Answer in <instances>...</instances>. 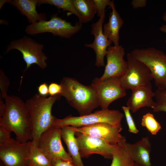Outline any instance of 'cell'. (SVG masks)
Returning a JSON list of instances; mask_svg holds the SVG:
<instances>
[{"instance_id": "cell-3", "label": "cell", "mask_w": 166, "mask_h": 166, "mask_svg": "<svg viewBox=\"0 0 166 166\" xmlns=\"http://www.w3.org/2000/svg\"><path fill=\"white\" fill-rule=\"evenodd\" d=\"M60 94L42 96L38 93L34 95L25 102L30 116L33 139L32 141L38 145L41 134L53 125L56 118L51 110L55 102L60 99Z\"/></svg>"}, {"instance_id": "cell-30", "label": "cell", "mask_w": 166, "mask_h": 166, "mask_svg": "<svg viewBox=\"0 0 166 166\" xmlns=\"http://www.w3.org/2000/svg\"><path fill=\"white\" fill-rule=\"evenodd\" d=\"M11 138L10 132L5 127L0 124V146L7 143Z\"/></svg>"}, {"instance_id": "cell-10", "label": "cell", "mask_w": 166, "mask_h": 166, "mask_svg": "<svg viewBox=\"0 0 166 166\" xmlns=\"http://www.w3.org/2000/svg\"><path fill=\"white\" fill-rule=\"evenodd\" d=\"M95 90L101 109H108L113 101L125 97L126 90L121 85L119 78L102 80L95 77L90 85Z\"/></svg>"}, {"instance_id": "cell-35", "label": "cell", "mask_w": 166, "mask_h": 166, "mask_svg": "<svg viewBox=\"0 0 166 166\" xmlns=\"http://www.w3.org/2000/svg\"><path fill=\"white\" fill-rule=\"evenodd\" d=\"M2 97L0 95V117L3 114L6 108L5 103H4L2 101Z\"/></svg>"}, {"instance_id": "cell-7", "label": "cell", "mask_w": 166, "mask_h": 166, "mask_svg": "<svg viewBox=\"0 0 166 166\" xmlns=\"http://www.w3.org/2000/svg\"><path fill=\"white\" fill-rule=\"evenodd\" d=\"M44 45L25 35L22 38L10 42L5 53L12 49H16L22 54L26 64L25 72L33 64L37 65L42 69L47 66V57L43 50Z\"/></svg>"}, {"instance_id": "cell-5", "label": "cell", "mask_w": 166, "mask_h": 166, "mask_svg": "<svg viewBox=\"0 0 166 166\" xmlns=\"http://www.w3.org/2000/svg\"><path fill=\"white\" fill-rule=\"evenodd\" d=\"M124 116L118 110L101 109L83 116L75 117L70 115L63 119L56 118L53 125L61 128L65 126L80 128L106 123L115 126H121V122Z\"/></svg>"}, {"instance_id": "cell-20", "label": "cell", "mask_w": 166, "mask_h": 166, "mask_svg": "<svg viewBox=\"0 0 166 166\" xmlns=\"http://www.w3.org/2000/svg\"><path fill=\"white\" fill-rule=\"evenodd\" d=\"M61 129V137L66 144L68 153L72 158L73 162L77 166H85L81 160L75 136V131L70 126L63 127Z\"/></svg>"}, {"instance_id": "cell-31", "label": "cell", "mask_w": 166, "mask_h": 166, "mask_svg": "<svg viewBox=\"0 0 166 166\" xmlns=\"http://www.w3.org/2000/svg\"><path fill=\"white\" fill-rule=\"evenodd\" d=\"M49 94L52 96L61 94L62 87L60 84L51 82L49 85Z\"/></svg>"}, {"instance_id": "cell-28", "label": "cell", "mask_w": 166, "mask_h": 166, "mask_svg": "<svg viewBox=\"0 0 166 166\" xmlns=\"http://www.w3.org/2000/svg\"><path fill=\"white\" fill-rule=\"evenodd\" d=\"M10 85L9 78L3 71L0 69V89L1 92L0 95L2 98L5 99L8 95L7 91Z\"/></svg>"}, {"instance_id": "cell-22", "label": "cell", "mask_w": 166, "mask_h": 166, "mask_svg": "<svg viewBox=\"0 0 166 166\" xmlns=\"http://www.w3.org/2000/svg\"><path fill=\"white\" fill-rule=\"evenodd\" d=\"M72 1L81 16L82 24L91 21L97 13V9L94 0H72Z\"/></svg>"}, {"instance_id": "cell-19", "label": "cell", "mask_w": 166, "mask_h": 166, "mask_svg": "<svg viewBox=\"0 0 166 166\" xmlns=\"http://www.w3.org/2000/svg\"><path fill=\"white\" fill-rule=\"evenodd\" d=\"M38 0H9L8 3L15 7L25 16L30 24L46 20L45 14L38 13L36 7Z\"/></svg>"}, {"instance_id": "cell-29", "label": "cell", "mask_w": 166, "mask_h": 166, "mask_svg": "<svg viewBox=\"0 0 166 166\" xmlns=\"http://www.w3.org/2000/svg\"><path fill=\"white\" fill-rule=\"evenodd\" d=\"M97 9V15L99 17L105 14V8L107 6H110L112 1L110 0H94Z\"/></svg>"}, {"instance_id": "cell-27", "label": "cell", "mask_w": 166, "mask_h": 166, "mask_svg": "<svg viewBox=\"0 0 166 166\" xmlns=\"http://www.w3.org/2000/svg\"><path fill=\"white\" fill-rule=\"evenodd\" d=\"M122 109L124 111L128 127V131L132 133L137 134L139 132L130 112L129 108L127 106H123Z\"/></svg>"}, {"instance_id": "cell-16", "label": "cell", "mask_w": 166, "mask_h": 166, "mask_svg": "<svg viewBox=\"0 0 166 166\" xmlns=\"http://www.w3.org/2000/svg\"><path fill=\"white\" fill-rule=\"evenodd\" d=\"M131 96L127 102V106L132 113H135L140 109L144 107L153 109L156 103L153 100L155 93L152 90L151 83L140 86L131 90Z\"/></svg>"}, {"instance_id": "cell-4", "label": "cell", "mask_w": 166, "mask_h": 166, "mask_svg": "<svg viewBox=\"0 0 166 166\" xmlns=\"http://www.w3.org/2000/svg\"><path fill=\"white\" fill-rule=\"evenodd\" d=\"M130 53L148 67L158 89H166V54L152 47L135 49Z\"/></svg>"}, {"instance_id": "cell-17", "label": "cell", "mask_w": 166, "mask_h": 166, "mask_svg": "<svg viewBox=\"0 0 166 166\" xmlns=\"http://www.w3.org/2000/svg\"><path fill=\"white\" fill-rule=\"evenodd\" d=\"M151 143L148 136L142 138L133 144L126 143L127 149L134 163L142 166H151Z\"/></svg>"}, {"instance_id": "cell-14", "label": "cell", "mask_w": 166, "mask_h": 166, "mask_svg": "<svg viewBox=\"0 0 166 166\" xmlns=\"http://www.w3.org/2000/svg\"><path fill=\"white\" fill-rule=\"evenodd\" d=\"M105 14L100 17L96 22L91 24V33L94 35V40L92 43L85 45V46L92 48L94 51L96 55L95 64L98 67L105 66L104 58L107 48L112 43L103 32V25L105 17Z\"/></svg>"}, {"instance_id": "cell-37", "label": "cell", "mask_w": 166, "mask_h": 166, "mask_svg": "<svg viewBox=\"0 0 166 166\" xmlns=\"http://www.w3.org/2000/svg\"><path fill=\"white\" fill-rule=\"evenodd\" d=\"M0 1V9H1L5 3H8L9 0H1Z\"/></svg>"}, {"instance_id": "cell-11", "label": "cell", "mask_w": 166, "mask_h": 166, "mask_svg": "<svg viewBox=\"0 0 166 166\" xmlns=\"http://www.w3.org/2000/svg\"><path fill=\"white\" fill-rule=\"evenodd\" d=\"M75 136L81 158L96 154L112 159L117 145H111L102 139L80 132L75 131Z\"/></svg>"}, {"instance_id": "cell-39", "label": "cell", "mask_w": 166, "mask_h": 166, "mask_svg": "<svg viewBox=\"0 0 166 166\" xmlns=\"http://www.w3.org/2000/svg\"><path fill=\"white\" fill-rule=\"evenodd\" d=\"M133 166H142L138 165V164H136V163H134ZM151 166H152V165Z\"/></svg>"}, {"instance_id": "cell-26", "label": "cell", "mask_w": 166, "mask_h": 166, "mask_svg": "<svg viewBox=\"0 0 166 166\" xmlns=\"http://www.w3.org/2000/svg\"><path fill=\"white\" fill-rule=\"evenodd\" d=\"M155 94L156 106L153 111L154 112L166 113V89H158Z\"/></svg>"}, {"instance_id": "cell-8", "label": "cell", "mask_w": 166, "mask_h": 166, "mask_svg": "<svg viewBox=\"0 0 166 166\" xmlns=\"http://www.w3.org/2000/svg\"><path fill=\"white\" fill-rule=\"evenodd\" d=\"M61 138V128L55 125L46 130L40 136L38 147L51 162L57 159L73 161L62 146Z\"/></svg>"}, {"instance_id": "cell-21", "label": "cell", "mask_w": 166, "mask_h": 166, "mask_svg": "<svg viewBox=\"0 0 166 166\" xmlns=\"http://www.w3.org/2000/svg\"><path fill=\"white\" fill-rule=\"evenodd\" d=\"M127 142L125 138L117 144L110 166H133L134 162L127 149Z\"/></svg>"}, {"instance_id": "cell-13", "label": "cell", "mask_w": 166, "mask_h": 166, "mask_svg": "<svg viewBox=\"0 0 166 166\" xmlns=\"http://www.w3.org/2000/svg\"><path fill=\"white\" fill-rule=\"evenodd\" d=\"M124 48L121 45H110L107 49L106 63L101 79L111 77L120 78L125 73L127 69V61L124 59Z\"/></svg>"}, {"instance_id": "cell-24", "label": "cell", "mask_w": 166, "mask_h": 166, "mask_svg": "<svg viewBox=\"0 0 166 166\" xmlns=\"http://www.w3.org/2000/svg\"><path fill=\"white\" fill-rule=\"evenodd\" d=\"M43 4H48L57 7L59 9H62L63 11H68L70 14L77 16L79 22L81 23V16L77 11L73 3L72 0H38L37 6Z\"/></svg>"}, {"instance_id": "cell-9", "label": "cell", "mask_w": 166, "mask_h": 166, "mask_svg": "<svg viewBox=\"0 0 166 166\" xmlns=\"http://www.w3.org/2000/svg\"><path fill=\"white\" fill-rule=\"evenodd\" d=\"M127 69L119 78L121 85L125 90L132 89L149 83L153 80L151 72L143 63L135 58L130 53L127 54Z\"/></svg>"}, {"instance_id": "cell-38", "label": "cell", "mask_w": 166, "mask_h": 166, "mask_svg": "<svg viewBox=\"0 0 166 166\" xmlns=\"http://www.w3.org/2000/svg\"><path fill=\"white\" fill-rule=\"evenodd\" d=\"M162 19L164 21L166 24V11H165L163 14Z\"/></svg>"}, {"instance_id": "cell-25", "label": "cell", "mask_w": 166, "mask_h": 166, "mask_svg": "<svg viewBox=\"0 0 166 166\" xmlns=\"http://www.w3.org/2000/svg\"><path fill=\"white\" fill-rule=\"evenodd\" d=\"M141 124L153 135H156L161 128L160 124L155 119L153 114L150 113L143 115Z\"/></svg>"}, {"instance_id": "cell-6", "label": "cell", "mask_w": 166, "mask_h": 166, "mask_svg": "<svg viewBox=\"0 0 166 166\" xmlns=\"http://www.w3.org/2000/svg\"><path fill=\"white\" fill-rule=\"evenodd\" d=\"M82 27V24L79 22L72 25L71 22L58 16L57 14H54L49 20L39 21L29 24L26 27L25 31L29 35L48 32L54 36L69 38L78 33Z\"/></svg>"}, {"instance_id": "cell-23", "label": "cell", "mask_w": 166, "mask_h": 166, "mask_svg": "<svg viewBox=\"0 0 166 166\" xmlns=\"http://www.w3.org/2000/svg\"><path fill=\"white\" fill-rule=\"evenodd\" d=\"M28 166H51V162L41 150L38 145L30 141L28 156Z\"/></svg>"}, {"instance_id": "cell-32", "label": "cell", "mask_w": 166, "mask_h": 166, "mask_svg": "<svg viewBox=\"0 0 166 166\" xmlns=\"http://www.w3.org/2000/svg\"><path fill=\"white\" fill-rule=\"evenodd\" d=\"M51 166H77L73 161L61 159H55L51 162Z\"/></svg>"}, {"instance_id": "cell-1", "label": "cell", "mask_w": 166, "mask_h": 166, "mask_svg": "<svg viewBox=\"0 0 166 166\" xmlns=\"http://www.w3.org/2000/svg\"><path fill=\"white\" fill-rule=\"evenodd\" d=\"M5 99L6 108L0 117V124L15 134L16 140L22 143L32 140L30 116L25 102L18 97L7 95Z\"/></svg>"}, {"instance_id": "cell-2", "label": "cell", "mask_w": 166, "mask_h": 166, "mask_svg": "<svg viewBox=\"0 0 166 166\" xmlns=\"http://www.w3.org/2000/svg\"><path fill=\"white\" fill-rule=\"evenodd\" d=\"M60 84L62 89L61 96L80 116L90 114L100 106L97 95L91 85L82 84L75 78L69 77H64Z\"/></svg>"}, {"instance_id": "cell-15", "label": "cell", "mask_w": 166, "mask_h": 166, "mask_svg": "<svg viewBox=\"0 0 166 166\" xmlns=\"http://www.w3.org/2000/svg\"><path fill=\"white\" fill-rule=\"evenodd\" d=\"M72 127L76 132L101 138L113 145H117L125 138L120 133L121 125L102 123L80 128Z\"/></svg>"}, {"instance_id": "cell-34", "label": "cell", "mask_w": 166, "mask_h": 166, "mask_svg": "<svg viewBox=\"0 0 166 166\" xmlns=\"http://www.w3.org/2000/svg\"><path fill=\"white\" fill-rule=\"evenodd\" d=\"M147 1L146 0H133L131 2L132 6L135 9L144 7Z\"/></svg>"}, {"instance_id": "cell-18", "label": "cell", "mask_w": 166, "mask_h": 166, "mask_svg": "<svg viewBox=\"0 0 166 166\" xmlns=\"http://www.w3.org/2000/svg\"><path fill=\"white\" fill-rule=\"evenodd\" d=\"M112 11L110 13L108 22L103 26L104 34L114 44V46L119 45V32L124 24V21L119 13L117 10L113 1L110 6Z\"/></svg>"}, {"instance_id": "cell-12", "label": "cell", "mask_w": 166, "mask_h": 166, "mask_svg": "<svg viewBox=\"0 0 166 166\" xmlns=\"http://www.w3.org/2000/svg\"><path fill=\"white\" fill-rule=\"evenodd\" d=\"M30 141L22 143L11 138L0 146V166H28V156Z\"/></svg>"}, {"instance_id": "cell-33", "label": "cell", "mask_w": 166, "mask_h": 166, "mask_svg": "<svg viewBox=\"0 0 166 166\" xmlns=\"http://www.w3.org/2000/svg\"><path fill=\"white\" fill-rule=\"evenodd\" d=\"M46 83L40 84L38 87V94L41 96L46 97L49 94V87Z\"/></svg>"}, {"instance_id": "cell-36", "label": "cell", "mask_w": 166, "mask_h": 166, "mask_svg": "<svg viewBox=\"0 0 166 166\" xmlns=\"http://www.w3.org/2000/svg\"><path fill=\"white\" fill-rule=\"evenodd\" d=\"M160 30L161 31L166 34V24H163L160 27ZM165 42L166 43V39L165 40Z\"/></svg>"}]
</instances>
